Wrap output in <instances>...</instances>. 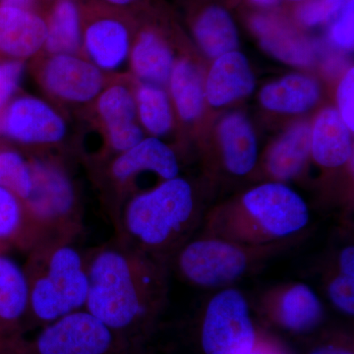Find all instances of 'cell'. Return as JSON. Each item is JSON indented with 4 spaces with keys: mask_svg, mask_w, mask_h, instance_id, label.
<instances>
[{
    "mask_svg": "<svg viewBox=\"0 0 354 354\" xmlns=\"http://www.w3.org/2000/svg\"><path fill=\"white\" fill-rule=\"evenodd\" d=\"M86 257L88 291L84 309L137 344L169 301L171 266L115 239Z\"/></svg>",
    "mask_w": 354,
    "mask_h": 354,
    "instance_id": "cell-1",
    "label": "cell"
},
{
    "mask_svg": "<svg viewBox=\"0 0 354 354\" xmlns=\"http://www.w3.org/2000/svg\"><path fill=\"white\" fill-rule=\"evenodd\" d=\"M199 221L192 186L177 176L129 197L113 227L116 241L171 266Z\"/></svg>",
    "mask_w": 354,
    "mask_h": 354,
    "instance_id": "cell-2",
    "label": "cell"
},
{
    "mask_svg": "<svg viewBox=\"0 0 354 354\" xmlns=\"http://www.w3.org/2000/svg\"><path fill=\"white\" fill-rule=\"evenodd\" d=\"M204 221L205 236L245 245H267L304 234L310 212L295 190L281 183H270L214 209Z\"/></svg>",
    "mask_w": 354,
    "mask_h": 354,
    "instance_id": "cell-3",
    "label": "cell"
},
{
    "mask_svg": "<svg viewBox=\"0 0 354 354\" xmlns=\"http://www.w3.org/2000/svg\"><path fill=\"white\" fill-rule=\"evenodd\" d=\"M75 242H41L27 252L24 271L29 285L28 328L44 327L85 308L88 291L87 257Z\"/></svg>",
    "mask_w": 354,
    "mask_h": 354,
    "instance_id": "cell-4",
    "label": "cell"
},
{
    "mask_svg": "<svg viewBox=\"0 0 354 354\" xmlns=\"http://www.w3.org/2000/svg\"><path fill=\"white\" fill-rule=\"evenodd\" d=\"M32 189L23 202L24 236L21 251L27 253L41 242H75L84 230L83 212L73 180L57 160H29Z\"/></svg>",
    "mask_w": 354,
    "mask_h": 354,
    "instance_id": "cell-5",
    "label": "cell"
},
{
    "mask_svg": "<svg viewBox=\"0 0 354 354\" xmlns=\"http://www.w3.org/2000/svg\"><path fill=\"white\" fill-rule=\"evenodd\" d=\"M304 236V234L276 243L255 246L201 235L186 242L172 258L171 266L192 285L221 290L255 272Z\"/></svg>",
    "mask_w": 354,
    "mask_h": 354,
    "instance_id": "cell-6",
    "label": "cell"
},
{
    "mask_svg": "<svg viewBox=\"0 0 354 354\" xmlns=\"http://www.w3.org/2000/svg\"><path fill=\"white\" fill-rule=\"evenodd\" d=\"M136 346L81 309L44 326L35 339H26L23 354H136Z\"/></svg>",
    "mask_w": 354,
    "mask_h": 354,
    "instance_id": "cell-7",
    "label": "cell"
},
{
    "mask_svg": "<svg viewBox=\"0 0 354 354\" xmlns=\"http://www.w3.org/2000/svg\"><path fill=\"white\" fill-rule=\"evenodd\" d=\"M257 341L245 295L237 288H221L205 309L201 344L205 354H248Z\"/></svg>",
    "mask_w": 354,
    "mask_h": 354,
    "instance_id": "cell-8",
    "label": "cell"
},
{
    "mask_svg": "<svg viewBox=\"0 0 354 354\" xmlns=\"http://www.w3.org/2000/svg\"><path fill=\"white\" fill-rule=\"evenodd\" d=\"M144 172L156 174L162 181L178 176L176 153L157 137L143 139L127 152L118 153L106 167L104 176L111 191L106 208L113 225L124 205L128 187Z\"/></svg>",
    "mask_w": 354,
    "mask_h": 354,
    "instance_id": "cell-9",
    "label": "cell"
},
{
    "mask_svg": "<svg viewBox=\"0 0 354 354\" xmlns=\"http://www.w3.org/2000/svg\"><path fill=\"white\" fill-rule=\"evenodd\" d=\"M66 131L64 118L48 102L31 95L17 97L0 114V135L24 145H55Z\"/></svg>",
    "mask_w": 354,
    "mask_h": 354,
    "instance_id": "cell-10",
    "label": "cell"
},
{
    "mask_svg": "<svg viewBox=\"0 0 354 354\" xmlns=\"http://www.w3.org/2000/svg\"><path fill=\"white\" fill-rule=\"evenodd\" d=\"M39 80L48 94L62 102L85 104L106 88L104 72L77 55H55L44 62Z\"/></svg>",
    "mask_w": 354,
    "mask_h": 354,
    "instance_id": "cell-11",
    "label": "cell"
},
{
    "mask_svg": "<svg viewBox=\"0 0 354 354\" xmlns=\"http://www.w3.org/2000/svg\"><path fill=\"white\" fill-rule=\"evenodd\" d=\"M97 113L113 153L127 152L144 139L136 122V99L127 86L115 84L104 88L97 97Z\"/></svg>",
    "mask_w": 354,
    "mask_h": 354,
    "instance_id": "cell-12",
    "label": "cell"
},
{
    "mask_svg": "<svg viewBox=\"0 0 354 354\" xmlns=\"http://www.w3.org/2000/svg\"><path fill=\"white\" fill-rule=\"evenodd\" d=\"M267 308L279 325L293 333L315 329L324 317V306L315 290L304 283H288L263 297Z\"/></svg>",
    "mask_w": 354,
    "mask_h": 354,
    "instance_id": "cell-13",
    "label": "cell"
},
{
    "mask_svg": "<svg viewBox=\"0 0 354 354\" xmlns=\"http://www.w3.org/2000/svg\"><path fill=\"white\" fill-rule=\"evenodd\" d=\"M82 48L101 71H116L130 55L129 30L113 15L99 16L83 30Z\"/></svg>",
    "mask_w": 354,
    "mask_h": 354,
    "instance_id": "cell-14",
    "label": "cell"
},
{
    "mask_svg": "<svg viewBox=\"0 0 354 354\" xmlns=\"http://www.w3.org/2000/svg\"><path fill=\"white\" fill-rule=\"evenodd\" d=\"M46 22L28 9L0 6V53L21 60L43 50Z\"/></svg>",
    "mask_w": 354,
    "mask_h": 354,
    "instance_id": "cell-15",
    "label": "cell"
},
{
    "mask_svg": "<svg viewBox=\"0 0 354 354\" xmlns=\"http://www.w3.org/2000/svg\"><path fill=\"white\" fill-rule=\"evenodd\" d=\"M255 77L245 55L234 50L216 58L207 80V100L213 106H223L253 92Z\"/></svg>",
    "mask_w": 354,
    "mask_h": 354,
    "instance_id": "cell-16",
    "label": "cell"
},
{
    "mask_svg": "<svg viewBox=\"0 0 354 354\" xmlns=\"http://www.w3.org/2000/svg\"><path fill=\"white\" fill-rule=\"evenodd\" d=\"M29 302L24 268L0 253V325L13 334L24 335Z\"/></svg>",
    "mask_w": 354,
    "mask_h": 354,
    "instance_id": "cell-17",
    "label": "cell"
},
{
    "mask_svg": "<svg viewBox=\"0 0 354 354\" xmlns=\"http://www.w3.org/2000/svg\"><path fill=\"white\" fill-rule=\"evenodd\" d=\"M351 130L339 111L326 109L317 118L311 133V153L317 164L335 169L353 158Z\"/></svg>",
    "mask_w": 354,
    "mask_h": 354,
    "instance_id": "cell-18",
    "label": "cell"
},
{
    "mask_svg": "<svg viewBox=\"0 0 354 354\" xmlns=\"http://www.w3.org/2000/svg\"><path fill=\"white\" fill-rule=\"evenodd\" d=\"M225 167L230 174L243 176L252 171L257 162V140L252 125L245 116H225L218 128Z\"/></svg>",
    "mask_w": 354,
    "mask_h": 354,
    "instance_id": "cell-19",
    "label": "cell"
},
{
    "mask_svg": "<svg viewBox=\"0 0 354 354\" xmlns=\"http://www.w3.org/2000/svg\"><path fill=\"white\" fill-rule=\"evenodd\" d=\"M251 25L263 48L277 59L295 66L313 62V48L304 37L265 16L254 18Z\"/></svg>",
    "mask_w": 354,
    "mask_h": 354,
    "instance_id": "cell-20",
    "label": "cell"
},
{
    "mask_svg": "<svg viewBox=\"0 0 354 354\" xmlns=\"http://www.w3.org/2000/svg\"><path fill=\"white\" fill-rule=\"evenodd\" d=\"M130 64L135 75L141 80L162 87L171 78L174 55L157 32L143 31L140 32L130 50Z\"/></svg>",
    "mask_w": 354,
    "mask_h": 354,
    "instance_id": "cell-21",
    "label": "cell"
},
{
    "mask_svg": "<svg viewBox=\"0 0 354 354\" xmlns=\"http://www.w3.org/2000/svg\"><path fill=\"white\" fill-rule=\"evenodd\" d=\"M320 88L314 79L291 74L269 84L261 91L263 106L270 111L283 113H300L308 111L318 101Z\"/></svg>",
    "mask_w": 354,
    "mask_h": 354,
    "instance_id": "cell-22",
    "label": "cell"
},
{
    "mask_svg": "<svg viewBox=\"0 0 354 354\" xmlns=\"http://www.w3.org/2000/svg\"><path fill=\"white\" fill-rule=\"evenodd\" d=\"M311 153V128L301 123L291 128L274 144L267 158V169L279 180H290L304 169Z\"/></svg>",
    "mask_w": 354,
    "mask_h": 354,
    "instance_id": "cell-23",
    "label": "cell"
},
{
    "mask_svg": "<svg viewBox=\"0 0 354 354\" xmlns=\"http://www.w3.org/2000/svg\"><path fill=\"white\" fill-rule=\"evenodd\" d=\"M44 48L50 55H78L82 48L81 14L73 0H59L46 22Z\"/></svg>",
    "mask_w": 354,
    "mask_h": 354,
    "instance_id": "cell-24",
    "label": "cell"
},
{
    "mask_svg": "<svg viewBox=\"0 0 354 354\" xmlns=\"http://www.w3.org/2000/svg\"><path fill=\"white\" fill-rule=\"evenodd\" d=\"M199 46L209 57L218 58L237 50L239 32L232 16L220 6H209L203 11L194 26Z\"/></svg>",
    "mask_w": 354,
    "mask_h": 354,
    "instance_id": "cell-25",
    "label": "cell"
},
{
    "mask_svg": "<svg viewBox=\"0 0 354 354\" xmlns=\"http://www.w3.org/2000/svg\"><path fill=\"white\" fill-rule=\"evenodd\" d=\"M169 82L180 118L185 121L197 118L202 111L205 92L196 67L187 60H180L174 64Z\"/></svg>",
    "mask_w": 354,
    "mask_h": 354,
    "instance_id": "cell-26",
    "label": "cell"
},
{
    "mask_svg": "<svg viewBox=\"0 0 354 354\" xmlns=\"http://www.w3.org/2000/svg\"><path fill=\"white\" fill-rule=\"evenodd\" d=\"M135 99L137 114L143 127L157 138L167 134L171 127L172 115L169 97L162 87L143 84Z\"/></svg>",
    "mask_w": 354,
    "mask_h": 354,
    "instance_id": "cell-27",
    "label": "cell"
},
{
    "mask_svg": "<svg viewBox=\"0 0 354 354\" xmlns=\"http://www.w3.org/2000/svg\"><path fill=\"white\" fill-rule=\"evenodd\" d=\"M25 213L22 200L0 187V253L21 251L24 236Z\"/></svg>",
    "mask_w": 354,
    "mask_h": 354,
    "instance_id": "cell-28",
    "label": "cell"
},
{
    "mask_svg": "<svg viewBox=\"0 0 354 354\" xmlns=\"http://www.w3.org/2000/svg\"><path fill=\"white\" fill-rule=\"evenodd\" d=\"M0 187L24 201L31 194L32 176L29 160L12 149H0Z\"/></svg>",
    "mask_w": 354,
    "mask_h": 354,
    "instance_id": "cell-29",
    "label": "cell"
},
{
    "mask_svg": "<svg viewBox=\"0 0 354 354\" xmlns=\"http://www.w3.org/2000/svg\"><path fill=\"white\" fill-rule=\"evenodd\" d=\"M346 2V0H309L298 9V20L308 27L323 24L337 15Z\"/></svg>",
    "mask_w": 354,
    "mask_h": 354,
    "instance_id": "cell-30",
    "label": "cell"
},
{
    "mask_svg": "<svg viewBox=\"0 0 354 354\" xmlns=\"http://www.w3.org/2000/svg\"><path fill=\"white\" fill-rule=\"evenodd\" d=\"M327 295L335 308L348 316L354 314V277L337 272L327 283Z\"/></svg>",
    "mask_w": 354,
    "mask_h": 354,
    "instance_id": "cell-31",
    "label": "cell"
},
{
    "mask_svg": "<svg viewBox=\"0 0 354 354\" xmlns=\"http://www.w3.org/2000/svg\"><path fill=\"white\" fill-rule=\"evenodd\" d=\"M339 17L330 27V36L335 46L353 50L354 46V0H346Z\"/></svg>",
    "mask_w": 354,
    "mask_h": 354,
    "instance_id": "cell-32",
    "label": "cell"
},
{
    "mask_svg": "<svg viewBox=\"0 0 354 354\" xmlns=\"http://www.w3.org/2000/svg\"><path fill=\"white\" fill-rule=\"evenodd\" d=\"M25 65L21 60L0 64V111L7 106L19 88Z\"/></svg>",
    "mask_w": 354,
    "mask_h": 354,
    "instance_id": "cell-33",
    "label": "cell"
},
{
    "mask_svg": "<svg viewBox=\"0 0 354 354\" xmlns=\"http://www.w3.org/2000/svg\"><path fill=\"white\" fill-rule=\"evenodd\" d=\"M354 70L351 68L339 83L337 102L339 114L351 132L354 131Z\"/></svg>",
    "mask_w": 354,
    "mask_h": 354,
    "instance_id": "cell-34",
    "label": "cell"
},
{
    "mask_svg": "<svg viewBox=\"0 0 354 354\" xmlns=\"http://www.w3.org/2000/svg\"><path fill=\"white\" fill-rule=\"evenodd\" d=\"M26 337L13 334L0 325V354H23Z\"/></svg>",
    "mask_w": 354,
    "mask_h": 354,
    "instance_id": "cell-35",
    "label": "cell"
},
{
    "mask_svg": "<svg viewBox=\"0 0 354 354\" xmlns=\"http://www.w3.org/2000/svg\"><path fill=\"white\" fill-rule=\"evenodd\" d=\"M337 272L344 276L354 277V246L344 247L337 256Z\"/></svg>",
    "mask_w": 354,
    "mask_h": 354,
    "instance_id": "cell-36",
    "label": "cell"
},
{
    "mask_svg": "<svg viewBox=\"0 0 354 354\" xmlns=\"http://www.w3.org/2000/svg\"><path fill=\"white\" fill-rule=\"evenodd\" d=\"M311 354H353L348 349L337 346H324L314 349Z\"/></svg>",
    "mask_w": 354,
    "mask_h": 354,
    "instance_id": "cell-37",
    "label": "cell"
},
{
    "mask_svg": "<svg viewBox=\"0 0 354 354\" xmlns=\"http://www.w3.org/2000/svg\"><path fill=\"white\" fill-rule=\"evenodd\" d=\"M34 3V0H1V6L17 7V8L28 9Z\"/></svg>",
    "mask_w": 354,
    "mask_h": 354,
    "instance_id": "cell-38",
    "label": "cell"
},
{
    "mask_svg": "<svg viewBox=\"0 0 354 354\" xmlns=\"http://www.w3.org/2000/svg\"><path fill=\"white\" fill-rule=\"evenodd\" d=\"M248 354H278L276 351H272V348H266L264 346H258L255 344L252 351Z\"/></svg>",
    "mask_w": 354,
    "mask_h": 354,
    "instance_id": "cell-39",
    "label": "cell"
},
{
    "mask_svg": "<svg viewBox=\"0 0 354 354\" xmlns=\"http://www.w3.org/2000/svg\"><path fill=\"white\" fill-rule=\"evenodd\" d=\"M104 1L113 6H127L131 4L135 0H104Z\"/></svg>",
    "mask_w": 354,
    "mask_h": 354,
    "instance_id": "cell-40",
    "label": "cell"
},
{
    "mask_svg": "<svg viewBox=\"0 0 354 354\" xmlns=\"http://www.w3.org/2000/svg\"><path fill=\"white\" fill-rule=\"evenodd\" d=\"M251 1L257 6L269 7L276 6L279 3V0H251Z\"/></svg>",
    "mask_w": 354,
    "mask_h": 354,
    "instance_id": "cell-41",
    "label": "cell"
},
{
    "mask_svg": "<svg viewBox=\"0 0 354 354\" xmlns=\"http://www.w3.org/2000/svg\"><path fill=\"white\" fill-rule=\"evenodd\" d=\"M291 1H304V0H291Z\"/></svg>",
    "mask_w": 354,
    "mask_h": 354,
    "instance_id": "cell-42",
    "label": "cell"
}]
</instances>
